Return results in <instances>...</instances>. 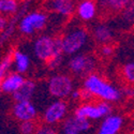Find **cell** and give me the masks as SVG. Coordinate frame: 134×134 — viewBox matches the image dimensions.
Masks as SVG:
<instances>
[{
    "instance_id": "obj_1",
    "label": "cell",
    "mask_w": 134,
    "mask_h": 134,
    "mask_svg": "<svg viewBox=\"0 0 134 134\" xmlns=\"http://www.w3.org/2000/svg\"><path fill=\"white\" fill-rule=\"evenodd\" d=\"M61 41L63 54L74 56L76 54L83 53L82 51L90 45L91 38L87 28L80 24L77 19H73L66 24L62 32Z\"/></svg>"
},
{
    "instance_id": "obj_2",
    "label": "cell",
    "mask_w": 134,
    "mask_h": 134,
    "mask_svg": "<svg viewBox=\"0 0 134 134\" xmlns=\"http://www.w3.org/2000/svg\"><path fill=\"white\" fill-rule=\"evenodd\" d=\"M83 88L88 90L93 97L109 103L118 102L124 96L121 89L105 81L103 77L96 73L87 76L84 80Z\"/></svg>"
},
{
    "instance_id": "obj_3",
    "label": "cell",
    "mask_w": 134,
    "mask_h": 134,
    "mask_svg": "<svg viewBox=\"0 0 134 134\" xmlns=\"http://www.w3.org/2000/svg\"><path fill=\"white\" fill-rule=\"evenodd\" d=\"M32 53L37 59L45 63L53 57L64 55L61 37H53L49 35L37 37L32 42Z\"/></svg>"
},
{
    "instance_id": "obj_4",
    "label": "cell",
    "mask_w": 134,
    "mask_h": 134,
    "mask_svg": "<svg viewBox=\"0 0 134 134\" xmlns=\"http://www.w3.org/2000/svg\"><path fill=\"white\" fill-rule=\"evenodd\" d=\"M49 16L44 11H30L18 23V30L23 36L32 37L38 31H42L47 26Z\"/></svg>"
},
{
    "instance_id": "obj_5",
    "label": "cell",
    "mask_w": 134,
    "mask_h": 134,
    "mask_svg": "<svg viewBox=\"0 0 134 134\" xmlns=\"http://www.w3.org/2000/svg\"><path fill=\"white\" fill-rule=\"evenodd\" d=\"M47 92L56 100H63L71 96L74 90V83L72 77L64 73L52 75L46 84Z\"/></svg>"
},
{
    "instance_id": "obj_6",
    "label": "cell",
    "mask_w": 134,
    "mask_h": 134,
    "mask_svg": "<svg viewBox=\"0 0 134 134\" xmlns=\"http://www.w3.org/2000/svg\"><path fill=\"white\" fill-rule=\"evenodd\" d=\"M69 71L79 77H84L93 74V71L97 68V59L92 55L87 53H80L74 56H71L66 63Z\"/></svg>"
},
{
    "instance_id": "obj_7",
    "label": "cell",
    "mask_w": 134,
    "mask_h": 134,
    "mask_svg": "<svg viewBox=\"0 0 134 134\" xmlns=\"http://www.w3.org/2000/svg\"><path fill=\"white\" fill-rule=\"evenodd\" d=\"M69 105L63 100H55L43 110L42 119L47 126H54L62 122L68 115Z\"/></svg>"
},
{
    "instance_id": "obj_8",
    "label": "cell",
    "mask_w": 134,
    "mask_h": 134,
    "mask_svg": "<svg viewBox=\"0 0 134 134\" xmlns=\"http://www.w3.org/2000/svg\"><path fill=\"white\" fill-rule=\"evenodd\" d=\"M91 129L92 125L90 120L71 115L60 124L59 134H88Z\"/></svg>"
},
{
    "instance_id": "obj_9",
    "label": "cell",
    "mask_w": 134,
    "mask_h": 134,
    "mask_svg": "<svg viewBox=\"0 0 134 134\" xmlns=\"http://www.w3.org/2000/svg\"><path fill=\"white\" fill-rule=\"evenodd\" d=\"M11 114L13 118L18 120L19 122L24 121H35L38 116V108L32 101L25 102H14Z\"/></svg>"
},
{
    "instance_id": "obj_10",
    "label": "cell",
    "mask_w": 134,
    "mask_h": 134,
    "mask_svg": "<svg viewBox=\"0 0 134 134\" xmlns=\"http://www.w3.org/2000/svg\"><path fill=\"white\" fill-rule=\"evenodd\" d=\"M46 9L61 18H68L75 13L77 3L73 0H52L46 2Z\"/></svg>"
},
{
    "instance_id": "obj_11",
    "label": "cell",
    "mask_w": 134,
    "mask_h": 134,
    "mask_svg": "<svg viewBox=\"0 0 134 134\" xmlns=\"http://www.w3.org/2000/svg\"><path fill=\"white\" fill-rule=\"evenodd\" d=\"M116 31L114 27L107 23H98L93 25L91 36L96 43L102 45H107L114 40Z\"/></svg>"
},
{
    "instance_id": "obj_12",
    "label": "cell",
    "mask_w": 134,
    "mask_h": 134,
    "mask_svg": "<svg viewBox=\"0 0 134 134\" xmlns=\"http://www.w3.org/2000/svg\"><path fill=\"white\" fill-rule=\"evenodd\" d=\"M25 82H26V79L21 74L16 73V72H11L8 76H5L1 81L0 88H1L2 92L13 94L17 90H19V88L24 85Z\"/></svg>"
},
{
    "instance_id": "obj_13",
    "label": "cell",
    "mask_w": 134,
    "mask_h": 134,
    "mask_svg": "<svg viewBox=\"0 0 134 134\" xmlns=\"http://www.w3.org/2000/svg\"><path fill=\"white\" fill-rule=\"evenodd\" d=\"M124 125V119L120 115L111 114L101 121L97 134H117Z\"/></svg>"
},
{
    "instance_id": "obj_14",
    "label": "cell",
    "mask_w": 134,
    "mask_h": 134,
    "mask_svg": "<svg viewBox=\"0 0 134 134\" xmlns=\"http://www.w3.org/2000/svg\"><path fill=\"white\" fill-rule=\"evenodd\" d=\"M73 115H75L76 117L80 118H84V119H88V120H99L103 117L101 110H100L98 104H93V103H83L80 106H77L74 109Z\"/></svg>"
},
{
    "instance_id": "obj_15",
    "label": "cell",
    "mask_w": 134,
    "mask_h": 134,
    "mask_svg": "<svg viewBox=\"0 0 134 134\" xmlns=\"http://www.w3.org/2000/svg\"><path fill=\"white\" fill-rule=\"evenodd\" d=\"M98 12V7L94 1H90V0H84L77 3V9H76V14L80 20L82 21H91L96 18Z\"/></svg>"
},
{
    "instance_id": "obj_16",
    "label": "cell",
    "mask_w": 134,
    "mask_h": 134,
    "mask_svg": "<svg viewBox=\"0 0 134 134\" xmlns=\"http://www.w3.org/2000/svg\"><path fill=\"white\" fill-rule=\"evenodd\" d=\"M37 92V84L32 80H26L24 85L15 93L12 94V99L15 102L31 101Z\"/></svg>"
},
{
    "instance_id": "obj_17",
    "label": "cell",
    "mask_w": 134,
    "mask_h": 134,
    "mask_svg": "<svg viewBox=\"0 0 134 134\" xmlns=\"http://www.w3.org/2000/svg\"><path fill=\"white\" fill-rule=\"evenodd\" d=\"M30 65H31V61H30L29 55H27L26 53L21 52L19 49L13 51V68H14V72L23 75V74L28 72V70L30 69Z\"/></svg>"
},
{
    "instance_id": "obj_18",
    "label": "cell",
    "mask_w": 134,
    "mask_h": 134,
    "mask_svg": "<svg viewBox=\"0 0 134 134\" xmlns=\"http://www.w3.org/2000/svg\"><path fill=\"white\" fill-rule=\"evenodd\" d=\"M130 2V0H103V1H100L99 4L101 5L103 9H106L107 11L110 12H121Z\"/></svg>"
},
{
    "instance_id": "obj_19",
    "label": "cell",
    "mask_w": 134,
    "mask_h": 134,
    "mask_svg": "<svg viewBox=\"0 0 134 134\" xmlns=\"http://www.w3.org/2000/svg\"><path fill=\"white\" fill-rule=\"evenodd\" d=\"M119 19L121 24L134 25V0H130L129 4L120 12Z\"/></svg>"
},
{
    "instance_id": "obj_20",
    "label": "cell",
    "mask_w": 134,
    "mask_h": 134,
    "mask_svg": "<svg viewBox=\"0 0 134 134\" xmlns=\"http://www.w3.org/2000/svg\"><path fill=\"white\" fill-rule=\"evenodd\" d=\"M18 9H19V4L15 0H1L0 1V12L3 15L12 17L17 13Z\"/></svg>"
},
{
    "instance_id": "obj_21",
    "label": "cell",
    "mask_w": 134,
    "mask_h": 134,
    "mask_svg": "<svg viewBox=\"0 0 134 134\" xmlns=\"http://www.w3.org/2000/svg\"><path fill=\"white\" fill-rule=\"evenodd\" d=\"M18 23H19V19H18L15 15H13L12 17L9 18V21H8V25H7L5 29H4L3 31H1V37H0V40H1V44H3L5 41H8L11 37L14 35L16 25L18 26Z\"/></svg>"
},
{
    "instance_id": "obj_22",
    "label": "cell",
    "mask_w": 134,
    "mask_h": 134,
    "mask_svg": "<svg viewBox=\"0 0 134 134\" xmlns=\"http://www.w3.org/2000/svg\"><path fill=\"white\" fill-rule=\"evenodd\" d=\"M13 66V52L9 53L2 58L0 62V80H3L5 76L10 74V70Z\"/></svg>"
},
{
    "instance_id": "obj_23",
    "label": "cell",
    "mask_w": 134,
    "mask_h": 134,
    "mask_svg": "<svg viewBox=\"0 0 134 134\" xmlns=\"http://www.w3.org/2000/svg\"><path fill=\"white\" fill-rule=\"evenodd\" d=\"M121 76L127 83L134 85V60L125 63L121 68Z\"/></svg>"
},
{
    "instance_id": "obj_24",
    "label": "cell",
    "mask_w": 134,
    "mask_h": 134,
    "mask_svg": "<svg viewBox=\"0 0 134 134\" xmlns=\"http://www.w3.org/2000/svg\"><path fill=\"white\" fill-rule=\"evenodd\" d=\"M38 127L35 121H24L19 124L20 134H35Z\"/></svg>"
},
{
    "instance_id": "obj_25",
    "label": "cell",
    "mask_w": 134,
    "mask_h": 134,
    "mask_svg": "<svg viewBox=\"0 0 134 134\" xmlns=\"http://www.w3.org/2000/svg\"><path fill=\"white\" fill-rule=\"evenodd\" d=\"M100 110H101V113L103 115L104 118L108 117L111 115V111H113V105H111L109 102H105V101H100L97 103Z\"/></svg>"
},
{
    "instance_id": "obj_26",
    "label": "cell",
    "mask_w": 134,
    "mask_h": 134,
    "mask_svg": "<svg viewBox=\"0 0 134 134\" xmlns=\"http://www.w3.org/2000/svg\"><path fill=\"white\" fill-rule=\"evenodd\" d=\"M63 62V55H60V56H56V57H53L49 61L46 62V65L49 70H56L61 66Z\"/></svg>"
},
{
    "instance_id": "obj_27",
    "label": "cell",
    "mask_w": 134,
    "mask_h": 134,
    "mask_svg": "<svg viewBox=\"0 0 134 134\" xmlns=\"http://www.w3.org/2000/svg\"><path fill=\"white\" fill-rule=\"evenodd\" d=\"M35 134H59V130L54 128L53 126L43 125V126L38 127Z\"/></svg>"
},
{
    "instance_id": "obj_28",
    "label": "cell",
    "mask_w": 134,
    "mask_h": 134,
    "mask_svg": "<svg viewBox=\"0 0 134 134\" xmlns=\"http://www.w3.org/2000/svg\"><path fill=\"white\" fill-rule=\"evenodd\" d=\"M114 46L107 44V45H102L100 47V54H101L103 57H110L111 55L114 54Z\"/></svg>"
},
{
    "instance_id": "obj_29",
    "label": "cell",
    "mask_w": 134,
    "mask_h": 134,
    "mask_svg": "<svg viewBox=\"0 0 134 134\" xmlns=\"http://www.w3.org/2000/svg\"><path fill=\"white\" fill-rule=\"evenodd\" d=\"M93 96L86 89H81V101H83L84 103H89L90 101H92Z\"/></svg>"
},
{
    "instance_id": "obj_30",
    "label": "cell",
    "mask_w": 134,
    "mask_h": 134,
    "mask_svg": "<svg viewBox=\"0 0 134 134\" xmlns=\"http://www.w3.org/2000/svg\"><path fill=\"white\" fill-rule=\"evenodd\" d=\"M121 91H122V94L126 96L127 98H130V99L134 98V87L133 86H128V87L122 88Z\"/></svg>"
},
{
    "instance_id": "obj_31",
    "label": "cell",
    "mask_w": 134,
    "mask_h": 134,
    "mask_svg": "<svg viewBox=\"0 0 134 134\" xmlns=\"http://www.w3.org/2000/svg\"><path fill=\"white\" fill-rule=\"evenodd\" d=\"M70 98L73 101H77V100H81V89H74L73 92L71 93Z\"/></svg>"
},
{
    "instance_id": "obj_32",
    "label": "cell",
    "mask_w": 134,
    "mask_h": 134,
    "mask_svg": "<svg viewBox=\"0 0 134 134\" xmlns=\"http://www.w3.org/2000/svg\"><path fill=\"white\" fill-rule=\"evenodd\" d=\"M8 21H9V19L7 17L1 16V18H0V30H1V31H3L5 29V27L8 25Z\"/></svg>"
}]
</instances>
